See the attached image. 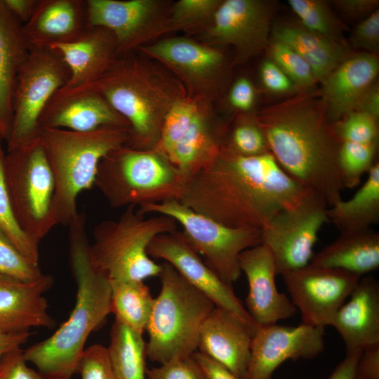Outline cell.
I'll use <instances>...</instances> for the list:
<instances>
[{"label":"cell","mask_w":379,"mask_h":379,"mask_svg":"<svg viewBox=\"0 0 379 379\" xmlns=\"http://www.w3.org/2000/svg\"><path fill=\"white\" fill-rule=\"evenodd\" d=\"M138 50L165 65L191 92L201 97L212 95L224 69L221 52L185 37L162 39Z\"/></svg>","instance_id":"17"},{"label":"cell","mask_w":379,"mask_h":379,"mask_svg":"<svg viewBox=\"0 0 379 379\" xmlns=\"http://www.w3.org/2000/svg\"><path fill=\"white\" fill-rule=\"evenodd\" d=\"M378 72L375 54H352L321 82L320 95L332 124L355 110L365 93L375 84Z\"/></svg>","instance_id":"23"},{"label":"cell","mask_w":379,"mask_h":379,"mask_svg":"<svg viewBox=\"0 0 379 379\" xmlns=\"http://www.w3.org/2000/svg\"><path fill=\"white\" fill-rule=\"evenodd\" d=\"M324 328L302 323L296 326L277 324L260 326L255 331L245 379H272L287 360L311 359L324 349Z\"/></svg>","instance_id":"16"},{"label":"cell","mask_w":379,"mask_h":379,"mask_svg":"<svg viewBox=\"0 0 379 379\" xmlns=\"http://www.w3.org/2000/svg\"><path fill=\"white\" fill-rule=\"evenodd\" d=\"M333 125L341 142L378 143V120L367 113L352 111Z\"/></svg>","instance_id":"40"},{"label":"cell","mask_w":379,"mask_h":379,"mask_svg":"<svg viewBox=\"0 0 379 379\" xmlns=\"http://www.w3.org/2000/svg\"><path fill=\"white\" fill-rule=\"evenodd\" d=\"M147 379H208L201 366L192 355L171 360L146 370Z\"/></svg>","instance_id":"44"},{"label":"cell","mask_w":379,"mask_h":379,"mask_svg":"<svg viewBox=\"0 0 379 379\" xmlns=\"http://www.w3.org/2000/svg\"><path fill=\"white\" fill-rule=\"evenodd\" d=\"M91 27L114 36L119 56L131 53L145 43L147 33L160 21V3L154 0H86Z\"/></svg>","instance_id":"19"},{"label":"cell","mask_w":379,"mask_h":379,"mask_svg":"<svg viewBox=\"0 0 379 379\" xmlns=\"http://www.w3.org/2000/svg\"><path fill=\"white\" fill-rule=\"evenodd\" d=\"M0 379H46L30 368L20 348L6 354L0 360Z\"/></svg>","instance_id":"46"},{"label":"cell","mask_w":379,"mask_h":379,"mask_svg":"<svg viewBox=\"0 0 379 379\" xmlns=\"http://www.w3.org/2000/svg\"><path fill=\"white\" fill-rule=\"evenodd\" d=\"M176 230L171 217H146L135 206L126 207L117 220H104L95 227L90 262L108 280L144 281L158 277L161 264L149 256L147 247L156 236Z\"/></svg>","instance_id":"8"},{"label":"cell","mask_w":379,"mask_h":379,"mask_svg":"<svg viewBox=\"0 0 379 379\" xmlns=\"http://www.w3.org/2000/svg\"><path fill=\"white\" fill-rule=\"evenodd\" d=\"M273 39L299 54L322 82L351 53L344 43L310 31L302 25L286 24L273 31Z\"/></svg>","instance_id":"28"},{"label":"cell","mask_w":379,"mask_h":379,"mask_svg":"<svg viewBox=\"0 0 379 379\" xmlns=\"http://www.w3.org/2000/svg\"><path fill=\"white\" fill-rule=\"evenodd\" d=\"M69 77V69L55 48L30 49L13 92L11 128L6 141L8 151L39 135V119L44 109Z\"/></svg>","instance_id":"11"},{"label":"cell","mask_w":379,"mask_h":379,"mask_svg":"<svg viewBox=\"0 0 379 379\" xmlns=\"http://www.w3.org/2000/svg\"><path fill=\"white\" fill-rule=\"evenodd\" d=\"M355 379H379V345L361 352L356 364Z\"/></svg>","instance_id":"49"},{"label":"cell","mask_w":379,"mask_h":379,"mask_svg":"<svg viewBox=\"0 0 379 379\" xmlns=\"http://www.w3.org/2000/svg\"><path fill=\"white\" fill-rule=\"evenodd\" d=\"M86 217L79 213L69 226V263L77 284L74 307L68 319L48 338L23 350L46 379H71L86 343L111 314L109 280L91 265Z\"/></svg>","instance_id":"3"},{"label":"cell","mask_w":379,"mask_h":379,"mask_svg":"<svg viewBox=\"0 0 379 379\" xmlns=\"http://www.w3.org/2000/svg\"><path fill=\"white\" fill-rule=\"evenodd\" d=\"M4 157L5 153L0 146V229L25 258L39 265V244L21 229L14 214L5 181Z\"/></svg>","instance_id":"35"},{"label":"cell","mask_w":379,"mask_h":379,"mask_svg":"<svg viewBox=\"0 0 379 379\" xmlns=\"http://www.w3.org/2000/svg\"><path fill=\"white\" fill-rule=\"evenodd\" d=\"M378 143L365 145L342 142L339 150V167L343 185L357 187L364 173H368L378 161Z\"/></svg>","instance_id":"36"},{"label":"cell","mask_w":379,"mask_h":379,"mask_svg":"<svg viewBox=\"0 0 379 379\" xmlns=\"http://www.w3.org/2000/svg\"><path fill=\"white\" fill-rule=\"evenodd\" d=\"M260 77L263 86L274 93H286L295 86L286 73L271 59L262 63Z\"/></svg>","instance_id":"47"},{"label":"cell","mask_w":379,"mask_h":379,"mask_svg":"<svg viewBox=\"0 0 379 379\" xmlns=\"http://www.w3.org/2000/svg\"><path fill=\"white\" fill-rule=\"evenodd\" d=\"M0 274L24 281H32L44 274L39 265L31 262L0 229Z\"/></svg>","instance_id":"42"},{"label":"cell","mask_w":379,"mask_h":379,"mask_svg":"<svg viewBox=\"0 0 379 379\" xmlns=\"http://www.w3.org/2000/svg\"><path fill=\"white\" fill-rule=\"evenodd\" d=\"M3 2L12 15L24 25L32 17L39 0H3Z\"/></svg>","instance_id":"50"},{"label":"cell","mask_w":379,"mask_h":379,"mask_svg":"<svg viewBox=\"0 0 379 379\" xmlns=\"http://www.w3.org/2000/svg\"><path fill=\"white\" fill-rule=\"evenodd\" d=\"M310 263L361 277L379 267V233L371 229L340 233L335 241L314 254Z\"/></svg>","instance_id":"29"},{"label":"cell","mask_w":379,"mask_h":379,"mask_svg":"<svg viewBox=\"0 0 379 379\" xmlns=\"http://www.w3.org/2000/svg\"><path fill=\"white\" fill-rule=\"evenodd\" d=\"M223 144L206 115L199 109L169 158L187 181L211 164Z\"/></svg>","instance_id":"30"},{"label":"cell","mask_w":379,"mask_h":379,"mask_svg":"<svg viewBox=\"0 0 379 379\" xmlns=\"http://www.w3.org/2000/svg\"><path fill=\"white\" fill-rule=\"evenodd\" d=\"M336 6L346 14L359 17L370 15L376 9L378 1L375 0H340L335 1Z\"/></svg>","instance_id":"52"},{"label":"cell","mask_w":379,"mask_h":379,"mask_svg":"<svg viewBox=\"0 0 379 379\" xmlns=\"http://www.w3.org/2000/svg\"><path fill=\"white\" fill-rule=\"evenodd\" d=\"M223 146L245 157L270 152L265 137L253 118L239 121L232 129L228 143Z\"/></svg>","instance_id":"41"},{"label":"cell","mask_w":379,"mask_h":379,"mask_svg":"<svg viewBox=\"0 0 379 379\" xmlns=\"http://www.w3.org/2000/svg\"><path fill=\"white\" fill-rule=\"evenodd\" d=\"M81 379H117L107 349L100 344L85 348L77 368Z\"/></svg>","instance_id":"43"},{"label":"cell","mask_w":379,"mask_h":379,"mask_svg":"<svg viewBox=\"0 0 379 379\" xmlns=\"http://www.w3.org/2000/svg\"><path fill=\"white\" fill-rule=\"evenodd\" d=\"M144 215H168L179 224L185 239L204 262L232 285L241 274V253L261 244L260 229L233 228L201 214L179 201L147 204L138 207Z\"/></svg>","instance_id":"10"},{"label":"cell","mask_w":379,"mask_h":379,"mask_svg":"<svg viewBox=\"0 0 379 379\" xmlns=\"http://www.w3.org/2000/svg\"><path fill=\"white\" fill-rule=\"evenodd\" d=\"M158 277L161 288L146 328V354L161 364L197 351L201 326L215 306L170 264H161Z\"/></svg>","instance_id":"6"},{"label":"cell","mask_w":379,"mask_h":379,"mask_svg":"<svg viewBox=\"0 0 379 379\" xmlns=\"http://www.w3.org/2000/svg\"><path fill=\"white\" fill-rule=\"evenodd\" d=\"M219 0H180L166 20H161L148 33L147 41L171 31L190 29L211 21Z\"/></svg>","instance_id":"34"},{"label":"cell","mask_w":379,"mask_h":379,"mask_svg":"<svg viewBox=\"0 0 379 379\" xmlns=\"http://www.w3.org/2000/svg\"><path fill=\"white\" fill-rule=\"evenodd\" d=\"M152 259L170 264L188 283L208 298L215 307L240 318L255 331L258 328L236 295L232 286L224 281L190 246L181 231L156 236L147 247Z\"/></svg>","instance_id":"14"},{"label":"cell","mask_w":379,"mask_h":379,"mask_svg":"<svg viewBox=\"0 0 379 379\" xmlns=\"http://www.w3.org/2000/svg\"><path fill=\"white\" fill-rule=\"evenodd\" d=\"M254 120L280 166L329 206L342 199L341 140L320 95L302 93L258 112Z\"/></svg>","instance_id":"2"},{"label":"cell","mask_w":379,"mask_h":379,"mask_svg":"<svg viewBox=\"0 0 379 379\" xmlns=\"http://www.w3.org/2000/svg\"><path fill=\"white\" fill-rule=\"evenodd\" d=\"M187 180L154 149L124 146L100 161L95 186L114 208L180 201Z\"/></svg>","instance_id":"7"},{"label":"cell","mask_w":379,"mask_h":379,"mask_svg":"<svg viewBox=\"0 0 379 379\" xmlns=\"http://www.w3.org/2000/svg\"><path fill=\"white\" fill-rule=\"evenodd\" d=\"M30 49L22 25L0 0V131L5 141L11 128L16 79Z\"/></svg>","instance_id":"27"},{"label":"cell","mask_w":379,"mask_h":379,"mask_svg":"<svg viewBox=\"0 0 379 379\" xmlns=\"http://www.w3.org/2000/svg\"><path fill=\"white\" fill-rule=\"evenodd\" d=\"M5 181L21 229L39 244L57 225L53 201L54 176L39 135L8 151Z\"/></svg>","instance_id":"9"},{"label":"cell","mask_w":379,"mask_h":379,"mask_svg":"<svg viewBox=\"0 0 379 379\" xmlns=\"http://www.w3.org/2000/svg\"><path fill=\"white\" fill-rule=\"evenodd\" d=\"M344 341L346 354L379 345V284L373 277L361 278L340 307L331 325Z\"/></svg>","instance_id":"25"},{"label":"cell","mask_w":379,"mask_h":379,"mask_svg":"<svg viewBox=\"0 0 379 379\" xmlns=\"http://www.w3.org/2000/svg\"><path fill=\"white\" fill-rule=\"evenodd\" d=\"M288 4L302 27L343 43L342 25L325 3L317 0H288Z\"/></svg>","instance_id":"37"},{"label":"cell","mask_w":379,"mask_h":379,"mask_svg":"<svg viewBox=\"0 0 379 379\" xmlns=\"http://www.w3.org/2000/svg\"><path fill=\"white\" fill-rule=\"evenodd\" d=\"M352 44L366 53H376L379 47V10L376 9L360 22L351 36Z\"/></svg>","instance_id":"45"},{"label":"cell","mask_w":379,"mask_h":379,"mask_svg":"<svg viewBox=\"0 0 379 379\" xmlns=\"http://www.w3.org/2000/svg\"><path fill=\"white\" fill-rule=\"evenodd\" d=\"M39 135L55 179V219L57 225L68 226L79 213L78 196L95 186L102 159L128 145L129 128L106 126L88 132L43 128Z\"/></svg>","instance_id":"5"},{"label":"cell","mask_w":379,"mask_h":379,"mask_svg":"<svg viewBox=\"0 0 379 379\" xmlns=\"http://www.w3.org/2000/svg\"><path fill=\"white\" fill-rule=\"evenodd\" d=\"M142 335L114 321L107 349L117 379H146V342Z\"/></svg>","instance_id":"33"},{"label":"cell","mask_w":379,"mask_h":379,"mask_svg":"<svg viewBox=\"0 0 379 379\" xmlns=\"http://www.w3.org/2000/svg\"><path fill=\"white\" fill-rule=\"evenodd\" d=\"M81 88L100 93L125 119L128 146L139 149L156 147L165 115L182 98L166 77L132 53L119 56L95 81L77 89Z\"/></svg>","instance_id":"4"},{"label":"cell","mask_w":379,"mask_h":379,"mask_svg":"<svg viewBox=\"0 0 379 379\" xmlns=\"http://www.w3.org/2000/svg\"><path fill=\"white\" fill-rule=\"evenodd\" d=\"M328 206L314 194L298 205L284 209L261 229V244L270 251L277 275L303 267L312 260L322 226L328 222Z\"/></svg>","instance_id":"12"},{"label":"cell","mask_w":379,"mask_h":379,"mask_svg":"<svg viewBox=\"0 0 379 379\" xmlns=\"http://www.w3.org/2000/svg\"><path fill=\"white\" fill-rule=\"evenodd\" d=\"M109 281L111 314L115 316V320L143 335L146 331L154 298L149 288L142 281Z\"/></svg>","instance_id":"32"},{"label":"cell","mask_w":379,"mask_h":379,"mask_svg":"<svg viewBox=\"0 0 379 379\" xmlns=\"http://www.w3.org/2000/svg\"><path fill=\"white\" fill-rule=\"evenodd\" d=\"M361 352L346 354L327 379H355V368Z\"/></svg>","instance_id":"54"},{"label":"cell","mask_w":379,"mask_h":379,"mask_svg":"<svg viewBox=\"0 0 379 379\" xmlns=\"http://www.w3.org/2000/svg\"><path fill=\"white\" fill-rule=\"evenodd\" d=\"M4 140V137L0 131V146H1L2 141Z\"/></svg>","instance_id":"56"},{"label":"cell","mask_w":379,"mask_h":379,"mask_svg":"<svg viewBox=\"0 0 379 379\" xmlns=\"http://www.w3.org/2000/svg\"><path fill=\"white\" fill-rule=\"evenodd\" d=\"M255 331L233 313L215 307L199 331L197 351L245 379Z\"/></svg>","instance_id":"20"},{"label":"cell","mask_w":379,"mask_h":379,"mask_svg":"<svg viewBox=\"0 0 379 379\" xmlns=\"http://www.w3.org/2000/svg\"><path fill=\"white\" fill-rule=\"evenodd\" d=\"M268 48L270 59L286 73L295 86L308 88L317 82L310 65L288 46L273 39Z\"/></svg>","instance_id":"39"},{"label":"cell","mask_w":379,"mask_h":379,"mask_svg":"<svg viewBox=\"0 0 379 379\" xmlns=\"http://www.w3.org/2000/svg\"><path fill=\"white\" fill-rule=\"evenodd\" d=\"M55 48L67 65L70 77L63 91L86 86L104 73L119 57L113 34L107 29L92 27L79 39L50 46Z\"/></svg>","instance_id":"26"},{"label":"cell","mask_w":379,"mask_h":379,"mask_svg":"<svg viewBox=\"0 0 379 379\" xmlns=\"http://www.w3.org/2000/svg\"><path fill=\"white\" fill-rule=\"evenodd\" d=\"M192 356L204 369L208 379H238L224 366L197 351Z\"/></svg>","instance_id":"51"},{"label":"cell","mask_w":379,"mask_h":379,"mask_svg":"<svg viewBox=\"0 0 379 379\" xmlns=\"http://www.w3.org/2000/svg\"><path fill=\"white\" fill-rule=\"evenodd\" d=\"M53 284V278L44 274L32 281L0 274V334L54 326L44 296Z\"/></svg>","instance_id":"22"},{"label":"cell","mask_w":379,"mask_h":379,"mask_svg":"<svg viewBox=\"0 0 379 379\" xmlns=\"http://www.w3.org/2000/svg\"><path fill=\"white\" fill-rule=\"evenodd\" d=\"M314 194L270 152L245 157L223 146L211 164L187 181L179 201L227 227L260 230L279 211Z\"/></svg>","instance_id":"1"},{"label":"cell","mask_w":379,"mask_h":379,"mask_svg":"<svg viewBox=\"0 0 379 379\" xmlns=\"http://www.w3.org/2000/svg\"><path fill=\"white\" fill-rule=\"evenodd\" d=\"M239 267L248 284L245 308L257 325L277 324L295 314L297 309L290 298L277 289L274 260L265 245L260 244L243 251Z\"/></svg>","instance_id":"18"},{"label":"cell","mask_w":379,"mask_h":379,"mask_svg":"<svg viewBox=\"0 0 379 379\" xmlns=\"http://www.w3.org/2000/svg\"><path fill=\"white\" fill-rule=\"evenodd\" d=\"M199 109L195 102L190 100L181 98L176 100L165 115L159 140L154 149L169 159Z\"/></svg>","instance_id":"38"},{"label":"cell","mask_w":379,"mask_h":379,"mask_svg":"<svg viewBox=\"0 0 379 379\" xmlns=\"http://www.w3.org/2000/svg\"><path fill=\"white\" fill-rule=\"evenodd\" d=\"M272 13L270 4L263 1H221L206 37L233 46L236 61H246L269 47Z\"/></svg>","instance_id":"15"},{"label":"cell","mask_w":379,"mask_h":379,"mask_svg":"<svg viewBox=\"0 0 379 379\" xmlns=\"http://www.w3.org/2000/svg\"><path fill=\"white\" fill-rule=\"evenodd\" d=\"M106 126L129 128L128 123L98 93L86 88L59 89L39 119V128L88 132Z\"/></svg>","instance_id":"21"},{"label":"cell","mask_w":379,"mask_h":379,"mask_svg":"<svg viewBox=\"0 0 379 379\" xmlns=\"http://www.w3.org/2000/svg\"><path fill=\"white\" fill-rule=\"evenodd\" d=\"M31 335L30 331L0 334V360L8 352L21 348Z\"/></svg>","instance_id":"55"},{"label":"cell","mask_w":379,"mask_h":379,"mask_svg":"<svg viewBox=\"0 0 379 379\" xmlns=\"http://www.w3.org/2000/svg\"><path fill=\"white\" fill-rule=\"evenodd\" d=\"M365 182L350 199H341L327 210L328 221L340 233L371 229L379 222V162L370 171Z\"/></svg>","instance_id":"31"},{"label":"cell","mask_w":379,"mask_h":379,"mask_svg":"<svg viewBox=\"0 0 379 379\" xmlns=\"http://www.w3.org/2000/svg\"><path fill=\"white\" fill-rule=\"evenodd\" d=\"M23 31L30 48L71 43L92 27L86 0H39Z\"/></svg>","instance_id":"24"},{"label":"cell","mask_w":379,"mask_h":379,"mask_svg":"<svg viewBox=\"0 0 379 379\" xmlns=\"http://www.w3.org/2000/svg\"><path fill=\"white\" fill-rule=\"evenodd\" d=\"M356 111L368 114L377 120L379 117V90L374 84L364 95L359 102Z\"/></svg>","instance_id":"53"},{"label":"cell","mask_w":379,"mask_h":379,"mask_svg":"<svg viewBox=\"0 0 379 379\" xmlns=\"http://www.w3.org/2000/svg\"><path fill=\"white\" fill-rule=\"evenodd\" d=\"M229 100L237 109L243 112L250 110L255 100V91L251 81L246 77L238 79L230 89Z\"/></svg>","instance_id":"48"},{"label":"cell","mask_w":379,"mask_h":379,"mask_svg":"<svg viewBox=\"0 0 379 379\" xmlns=\"http://www.w3.org/2000/svg\"><path fill=\"white\" fill-rule=\"evenodd\" d=\"M281 276L291 300L300 312L302 323L321 328L331 325L361 279L343 270L311 263Z\"/></svg>","instance_id":"13"}]
</instances>
